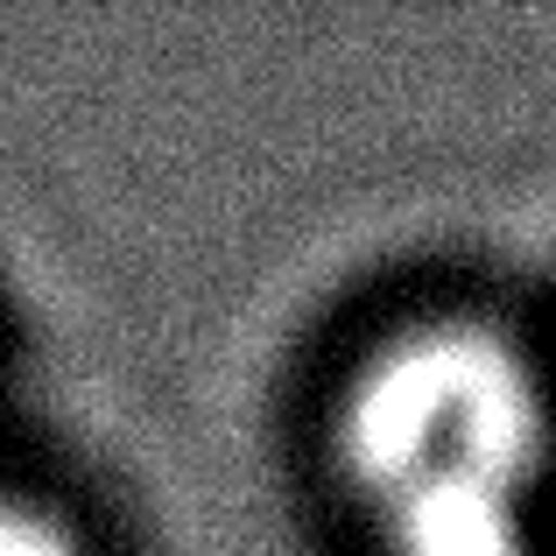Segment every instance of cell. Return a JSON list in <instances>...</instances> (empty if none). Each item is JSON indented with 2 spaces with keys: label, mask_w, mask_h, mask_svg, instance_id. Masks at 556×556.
<instances>
[{
  "label": "cell",
  "mask_w": 556,
  "mask_h": 556,
  "mask_svg": "<svg viewBox=\"0 0 556 556\" xmlns=\"http://www.w3.org/2000/svg\"><path fill=\"white\" fill-rule=\"evenodd\" d=\"M0 556H85V549L50 507L0 493Z\"/></svg>",
  "instance_id": "7a4b0ae2"
},
{
  "label": "cell",
  "mask_w": 556,
  "mask_h": 556,
  "mask_svg": "<svg viewBox=\"0 0 556 556\" xmlns=\"http://www.w3.org/2000/svg\"><path fill=\"white\" fill-rule=\"evenodd\" d=\"M331 444L380 556H543L549 408L501 331L451 317L388 339L345 380Z\"/></svg>",
  "instance_id": "6da1fadb"
}]
</instances>
